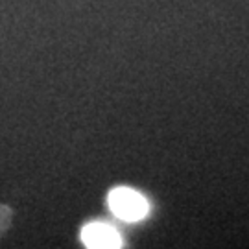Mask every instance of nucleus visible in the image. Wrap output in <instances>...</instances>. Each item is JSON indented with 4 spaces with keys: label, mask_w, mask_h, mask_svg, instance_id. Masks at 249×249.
<instances>
[{
    "label": "nucleus",
    "mask_w": 249,
    "mask_h": 249,
    "mask_svg": "<svg viewBox=\"0 0 249 249\" xmlns=\"http://www.w3.org/2000/svg\"><path fill=\"white\" fill-rule=\"evenodd\" d=\"M109 209L124 222H141L148 214V201L131 188H113L107 197Z\"/></svg>",
    "instance_id": "1"
},
{
    "label": "nucleus",
    "mask_w": 249,
    "mask_h": 249,
    "mask_svg": "<svg viewBox=\"0 0 249 249\" xmlns=\"http://www.w3.org/2000/svg\"><path fill=\"white\" fill-rule=\"evenodd\" d=\"M81 240L90 249H115L122 248L120 234L106 223H89L81 231Z\"/></svg>",
    "instance_id": "2"
},
{
    "label": "nucleus",
    "mask_w": 249,
    "mask_h": 249,
    "mask_svg": "<svg viewBox=\"0 0 249 249\" xmlns=\"http://www.w3.org/2000/svg\"><path fill=\"white\" fill-rule=\"evenodd\" d=\"M11 218H13V211L9 209L8 205H0V236L9 229Z\"/></svg>",
    "instance_id": "3"
}]
</instances>
